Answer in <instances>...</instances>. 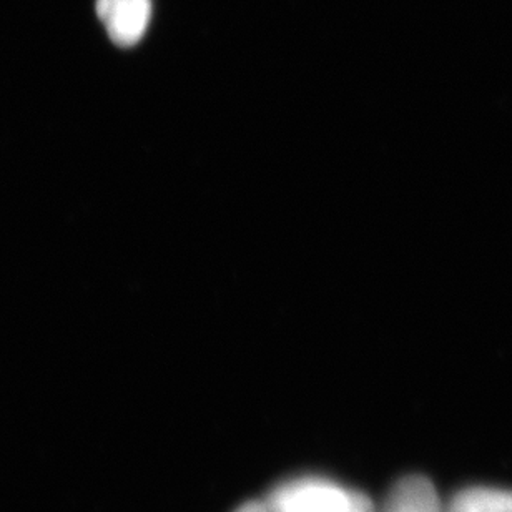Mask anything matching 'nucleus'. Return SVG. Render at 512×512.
<instances>
[{"mask_svg":"<svg viewBox=\"0 0 512 512\" xmlns=\"http://www.w3.org/2000/svg\"><path fill=\"white\" fill-rule=\"evenodd\" d=\"M263 503L266 512H376L368 494L316 474L281 481Z\"/></svg>","mask_w":512,"mask_h":512,"instance_id":"nucleus-1","label":"nucleus"},{"mask_svg":"<svg viewBox=\"0 0 512 512\" xmlns=\"http://www.w3.org/2000/svg\"><path fill=\"white\" fill-rule=\"evenodd\" d=\"M97 15L110 39L132 47L143 39L152 19V0H97Z\"/></svg>","mask_w":512,"mask_h":512,"instance_id":"nucleus-2","label":"nucleus"},{"mask_svg":"<svg viewBox=\"0 0 512 512\" xmlns=\"http://www.w3.org/2000/svg\"><path fill=\"white\" fill-rule=\"evenodd\" d=\"M380 512H446V506L428 478L411 474L394 484Z\"/></svg>","mask_w":512,"mask_h":512,"instance_id":"nucleus-3","label":"nucleus"},{"mask_svg":"<svg viewBox=\"0 0 512 512\" xmlns=\"http://www.w3.org/2000/svg\"><path fill=\"white\" fill-rule=\"evenodd\" d=\"M446 512H512V489L473 486L454 494Z\"/></svg>","mask_w":512,"mask_h":512,"instance_id":"nucleus-4","label":"nucleus"},{"mask_svg":"<svg viewBox=\"0 0 512 512\" xmlns=\"http://www.w3.org/2000/svg\"><path fill=\"white\" fill-rule=\"evenodd\" d=\"M233 512H266L263 501H248V503L238 506Z\"/></svg>","mask_w":512,"mask_h":512,"instance_id":"nucleus-5","label":"nucleus"}]
</instances>
